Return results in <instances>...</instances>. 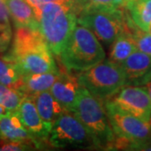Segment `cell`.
<instances>
[{
  "instance_id": "1",
  "label": "cell",
  "mask_w": 151,
  "mask_h": 151,
  "mask_svg": "<svg viewBox=\"0 0 151 151\" xmlns=\"http://www.w3.org/2000/svg\"><path fill=\"white\" fill-rule=\"evenodd\" d=\"M77 15L75 4L56 1L44 4L37 12L40 31L55 55L62 51L76 25Z\"/></svg>"
},
{
  "instance_id": "2",
  "label": "cell",
  "mask_w": 151,
  "mask_h": 151,
  "mask_svg": "<svg viewBox=\"0 0 151 151\" xmlns=\"http://www.w3.org/2000/svg\"><path fill=\"white\" fill-rule=\"evenodd\" d=\"M60 61L68 70H88L105 60V51L93 33L79 24L60 54Z\"/></svg>"
},
{
  "instance_id": "3",
  "label": "cell",
  "mask_w": 151,
  "mask_h": 151,
  "mask_svg": "<svg viewBox=\"0 0 151 151\" xmlns=\"http://www.w3.org/2000/svg\"><path fill=\"white\" fill-rule=\"evenodd\" d=\"M72 112L92 136L96 148L111 150L115 134L100 99L81 86Z\"/></svg>"
},
{
  "instance_id": "4",
  "label": "cell",
  "mask_w": 151,
  "mask_h": 151,
  "mask_svg": "<svg viewBox=\"0 0 151 151\" xmlns=\"http://www.w3.org/2000/svg\"><path fill=\"white\" fill-rule=\"evenodd\" d=\"M78 81L92 96L99 99L113 97L126 85V77L122 65L108 60H103L78 76Z\"/></svg>"
},
{
  "instance_id": "5",
  "label": "cell",
  "mask_w": 151,
  "mask_h": 151,
  "mask_svg": "<svg viewBox=\"0 0 151 151\" xmlns=\"http://www.w3.org/2000/svg\"><path fill=\"white\" fill-rule=\"evenodd\" d=\"M126 10V7L114 10H82L78 14L77 23L88 28L103 43L112 44L122 33H130Z\"/></svg>"
},
{
  "instance_id": "6",
  "label": "cell",
  "mask_w": 151,
  "mask_h": 151,
  "mask_svg": "<svg viewBox=\"0 0 151 151\" xmlns=\"http://www.w3.org/2000/svg\"><path fill=\"white\" fill-rule=\"evenodd\" d=\"M115 135L129 140L132 150H151V124L124 113L109 101L104 103Z\"/></svg>"
},
{
  "instance_id": "7",
  "label": "cell",
  "mask_w": 151,
  "mask_h": 151,
  "mask_svg": "<svg viewBox=\"0 0 151 151\" xmlns=\"http://www.w3.org/2000/svg\"><path fill=\"white\" fill-rule=\"evenodd\" d=\"M54 148H96L92 136L73 112L65 110L53 124L48 137Z\"/></svg>"
},
{
  "instance_id": "8",
  "label": "cell",
  "mask_w": 151,
  "mask_h": 151,
  "mask_svg": "<svg viewBox=\"0 0 151 151\" xmlns=\"http://www.w3.org/2000/svg\"><path fill=\"white\" fill-rule=\"evenodd\" d=\"M108 99L119 110L150 124L151 99L145 87L124 85Z\"/></svg>"
},
{
  "instance_id": "9",
  "label": "cell",
  "mask_w": 151,
  "mask_h": 151,
  "mask_svg": "<svg viewBox=\"0 0 151 151\" xmlns=\"http://www.w3.org/2000/svg\"><path fill=\"white\" fill-rule=\"evenodd\" d=\"M6 56L16 64L22 76L58 70L47 44L29 49L14 55L7 54Z\"/></svg>"
},
{
  "instance_id": "10",
  "label": "cell",
  "mask_w": 151,
  "mask_h": 151,
  "mask_svg": "<svg viewBox=\"0 0 151 151\" xmlns=\"http://www.w3.org/2000/svg\"><path fill=\"white\" fill-rule=\"evenodd\" d=\"M126 85H145L151 80V55L136 50L121 64Z\"/></svg>"
},
{
  "instance_id": "11",
  "label": "cell",
  "mask_w": 151,
  "mask_h": 151,
  "mask_svg": "<svg viewBox=\"0 0 151 151\" xmlns=\"http://www.w3.org/2000/svg\"><path fill=\"white\" fill-rule=\"evenodd\" d=\"M81 86L78 77H76L65 68V70H60L59 76L50 91L63 108L72 112Z\"/></svg>"
},
{
  "instance_id": "12",
  "label": "cell",
  "mask_w": 151,
  "mask_h": 151,
  "mask_svg": "<svg viewBox=\"0 0 151 151\" xmlns=\"http://www.w3.org/2000/svg\"><path fill=\"white\" fill-rule=\"evenodd\" d=\"M16 111L24 127L29 134L39 139H48L50 129L40 118L32 97H24Z\"/></svg>"
},
{
  "instance_id": "13",
  "label": "cell",
  "mask_w": 151,
  "mask_h": 151,
  "mask_svg": "<svg viewBox=\"0 0 151 151\" xmlns=\"http://www.w3.org/2000/svg\"><path fill=\"white\" fill-rule=\"evenodd\" d=\"M39 139L29 134L19 119L17 111L9 112L0 119V140L28 141Z\"/></svg>"
},
{
  "instance_id": "14",
  "label": "cell",
  "mask_w": 151,
  "mask_h": 151,
  "mask_svg": "<svg viewBox=\"0 0 151 151\" xmlns=\"http://www.w3.org/2000/svg\"><path fill=\"white\" fill-rule=\"evenodd\" d=\"M33 98L40 118L51 131L55 122L66 109L55 98L50 91L40 92Z\"/></svg>"
},
{
  "instance_id": "15",
  "label": "cell",
  "mask_w": 151,
  "mask_h": 151,
  "mask_svg": "<svg viewBox=\"0 0 151 151\" xmlns=\"http://www.w3.org/2000/svg\"><path fill=\"white\" fill-rule=\"evenodd\" d=\"M5 2L15 27L39 29L35 11L27 0H5Z\"/></svg>"
},
{
  "instance_id": "16",
  "label": "cell",
  "mask_w": 151,
  "mask_h": 151,
  "mask_svg": "<svg viewBox=\"0 0 151 151\" xmlns=\"http://www.w3.org/2000/svg\"><path fill=\"white\" fill-rule=\"evenodd\" d=\"M60 70L46 73L31 74L23 76L22 85L19 91L25 96L34 97L40 92L50 91L55 81L58 78Z\"/></svg>"
},
{
  "instance_id": "17",
  "label": "cell",
  "mask_w": 151,
  "mask_h": 151,
  "mask_svg": "<svg viewBox=\"0 0 151 151\" xmlns=\"http://www.w3.org/2000/svg\"><path fill=\"white\" fill-rule=\"evenodd\" d=\"M136 50V45L132 35L127 31L122 33L112 43L108 60L112 62L121 65Z\"/></svg>"
},
{
  "instance_id": "18",
  "label": "cell",
  "mask_w": 151,
  "mask_h": 151,
  "mask_svg": "<svg viewBox=\"0 0 151 151\" xmlns=\"http://www.w3.org/2000/svg\"><path fill=\"white\" fill-rule=\"evenodd\" d=\"M126 8L135 24L149 32L151 25V0H139L128 4Z\"/></svg>"
},
{
  "instance_id": "19",
  "label": "cell",
  "mask_w": 151,
  "mask_h": 151,
  "mask_svg": "<svg viewBox=\"0 0 151 151\" xmlns=\"http://www.w3.org/2000/svg\"><path fill=\"white\" fill-rule=\"evenodd\" d=\"M23 76L16 64L6 55H0V83L19 90Z\"/></svg>"
},
{
  "instance_id": "20",
  "label": "cell",
  "mask_w": 151,
  "mask_h": 151,
  "mask_svg": "<svg viewBox=\"0 0 151 151\" xmlns=\"http://www.w3.org/2000/svg\"><path fill=\"white\" fill-rule=\"evenodd\" d=\"M25 97L20 91L0 83V104L8 111H16Z\"/></svg>"
},
{
  "instance_id": "21",
  "label": "cell",
  "mask_w": 151,
  "mask_h": 151,
  "mask_svg": "<svg viewBox=\"0 0 151 151\" xmlns=\"http://www.w3.org/2000/svg\"><path fill=\"white\" fill-rule=\"evenodd\" d=\"M78 14L86 9L114 10L126 7L125 0H77Z\"/></svg>"
},
{
  "instance_id": "22",
  "label": "cell",
  "mask_w": 151,
  "mask_h": 151,
  "mask_svg": "<svg viewBox=\"0 0 151 151\" xmlns=\"http://www.w3.org/2000/svg\"><path fill=\"white\" fill-rule=\"evenodd\" d=\"M132 37L134 40L136 49L141 52L151 55V34L141 29L138 26L132 31Z\"/></svg>"
},
{
  "instance_id": "23",
  "label": "cell",
  "mask_w": 151,
  "mask_h": 151,
  "mask_svg": "<svg viewBox=\"0 0 151 151\" xmlns=\"http://www.w3.org/2000/svg\"><path fill=\"white\" fill-rule=\"evenodd\" d=\"M10 14L5 0H0V31L11 29Z\"/></svg>"
},
{
  "instance_id": "24",
  "label": "cell",
  "mask_w": 151,
  "mask_h": 151,
  "mask_svg": "<svg viewBox=\"0 0 151 151\" xmlns=\"http://www.w3.org/2000/svg\"><path fill=\"white\" fill-rule=\"evenodd\" d=\"M28 2L31 4L34 9L35 11V14H37V12L40 9V8L44 4L48 3V2H51L54 0H27Z\"/></svg>"
},
{
  "instance_id": "25",
  "label": "cell",
  "mask_w": 151,
  "mask_h": 151,
  "mask_svg": "<svg viewBox=\"0 0 151 151\" xmlns=\"http://www.w3.org/2000/svg\"><path fill=\"white\" fill-rule=\"evenodd\" d=\"M9 112V111H8L3 105L0 104V119H1L2 117H4V115H6Z\"/></svg>"
},
{
  "instance_id": "26",
  "label": "cell",
  "mask_w": 151,
  "mask_h": 151,
  "mask_svg": "<svg viewBox=\"0 0 151 151\" xmlns=\"http://www.w3.org/2000/svg\"><path fill=\"white\" fill-rule=\"evenodd\" d=\"M146 85V89H147V92L149 93V95H150V97L151 99V80L149 82H147L145 84ZM150 124H151V121H150Z\"/></svg>"
},
{
  "instance_id": "27",
  "label": "cell",
  "mask_w": 151,
  "mask_h": 151,
  "mask_svg": "<svg viewBox=\"0 0 151 151\" xmlns=\"http://www.w3.org/2000/svg\"><path fill=\"white\" fill-rule=\"evenodd\" d=\"M139 0H125V4H126V6L129 4H132V3H134V2H137Z\"/></svg>"
},
{
  "instance_id": "28",
  "label": "cell",
  "mask_w": 151,
  "mask_h": 151,
  "mask_svg": "<svg viewBox=\"0 0 151 151\" xmlns=\"http://www.w3.org/2000/svg\"><path fill=\"white\" fill-rule=\"evenodd\" d=\"M149 32L151 34V25H150V29H149Z\"/></svg>"
}]
</instances>
